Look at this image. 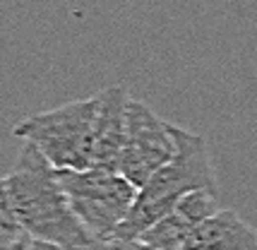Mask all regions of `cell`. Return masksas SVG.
Instances as JSON below:
<instances>
[{
	"instance_id": "1",
	"label": "cell",
	"mask_w": 257,
	"mask_h": 250,
	"mask_svg": "<svg viewBox=\"0 0 257 250\" xmlns=\"http://www.w3.org/2000/svg\"><path fill=\"white\" fill-rule=\"evenodd\" d=\"M5 181L15 216L32 240L63 250H82L94 240L70 205L58 169L34 145L24 142Z\"/></svg>"
},
{
	"instance_id": "4",
	"label": "cell",
	"mask_w": 257,
	"mask_h": 250,
	"mask_svg": "<svg viewBox=\"0 0 257 250\" xmlns=\"http://www.w3.org/2000/svg\"><path fill=\"white\" fill-rule=\"evenodd\" d=\"M58 178L91 238H115L137 197L133 183L111 169L58 171Z\"/></svg>"
},
{
	"instance_id": "8",
	"label": "cell",
	"mask_w": 257,
	"mask_h": 250,
	"mask_svg": "<svg viewBox=\"0 0 257 250\" xmlns=\"http://www.w3.org/2000/svg\"><path fill=\"white\" fill-rule=\"evenodd\" d=\"M195 228L197 226L188 216H183L178 209H173L171 214L159 219L152 228H147L140 236V240L152 250H185V243Z\"/></svg>"
},
{
	"instance_id": "7",
	"label": "cell",
	"mask_w": 257,
	"mask_h": 250,
	"mask_svg": "<svg viewBox=\"0 0 257 250\" xmlns=\"http://www.w3.org/2000/svg\"><path fill=\"white\" fill-rule=\"evenodd\" d=\"M185 250H257V231L233 209H219L192 231Z\"/></svg>"
},
{
	"instance_id": "6",
	"label": "cell",
	"mask_w": 257,
	"mask_h": 250,
	"mask_svg": "<svg viewBox=\"0 0 257 250\" xmlns=\"http://www.w3.org/2000/svg\"><path fill=\"white\" fill-rule=\"evenodd\" d=\"M99 94V118H96V149H94V169L118 171V159L125 140V111L130 94L125 87L113 84Z\"/></svg>"
},
{
	"instance_id": "11",
	"label": "cell",
	"mask_w": 257,
	"mask_h": 250,
	"mask_svg": "<svg viewBox=\"0 0 257 250\" xmlns=\"http://www.w3.org/2000/svg\"><path fill=\"white\" fill-rule=\"evenodd\" d=\"M82 250H152L142 240H123V238H106V240H91Z\"/></svg>"
},
{
	"instance_id": "2",
	"label": "cell",
	"mask_w": 257,
	"mask_h": 250,
	"mask_svg": "<svg viewBox=\"0 0 257 250\" xmlns=\"http://www.w3.org/2000/svg\"><path fill=\"white\" fill-rule=\"evenodd\" d=\"M173 135L178 145L176 157L161 171H157L147 181V185L137 190L133 209L120 224L115 238L140 240L147 228H152L159 219L171 214L188 193L195 190L216 193V176H214L212 157L204 137L176 125H173Z\"/></svg>"
},
{
	"instance_id": "5",
	"label": "cell",
	"mask_w": 257,
	"mask_h": 250,
	"mask_svg": "<svg viewBox=\"0 0 257 250\" xmlns=\"http://www.w3.org/2000/svg\"><path fill=\"white\" fill-rule=\"evenodd\" d=\"M173 125L161 120L147 103L130 96L125 111V140L118 159V173L140 190L147 181L176 157Z\"/></svg>"
},
{
	"instance_id": "9",
	"label": "cell",
	"mask_w": 257,
	"mask_h": 250,
	"mask_svg": "<svg viewBox=\"0 0 257 250\" xmlns=\"http://www.w3.org/2000/svg\"><path fill=\"white\" fill-rule=\"evenodd\" d=\"M32 238L20 226L8 193V181L0 178V250H27Z\"/></svg>"
},
{
	"instance_id": "3",
	"label": "cell",
	"mask_w": 257,
	"mask_h": 250,
	"mask_svg": "<svg viewBox=\"0 0 257 250\" xmlns=\"http://www.w3.org/2000/svg\"><path fill=\"white\" fill-rule=\"evenodd\" d=\"M96 118L99 94L27 115L12 128V135L34 145L58 171L94 169Z\"/></svg>"
},
{
	"instance_id": "10",
	"label": "cell",
	"mask_w": 257,
	"mask_h": 250,
	"mask_svg": "<svg viewBox=\"0 0 257 250\" xmlns=\"http://www.w3.org/2000/svg\"><path fill=\"white\" fill-rule=\"evenodd\" d=\"M183 216H188L195 226H200L202 221L212 219L216 212H219V202H216V193L214 190H195V193H188L178 205H176Z\"/></svg>"
},
{
	"instance_id": "12",
	"label": "cell",
	"mask_w": 257,
	"mask_h": 250,
	"mask_svg": "<svg viewBox=\"0 0 257 250\" xmlns=\"http://www.w3.org/2000/svg\"><path fill=\"white\" fill-rule=\"evenodd\" d=\"M32 250H63V248L48 245V243H41V240H32Z\"/></svg>"
}]
</instances>
